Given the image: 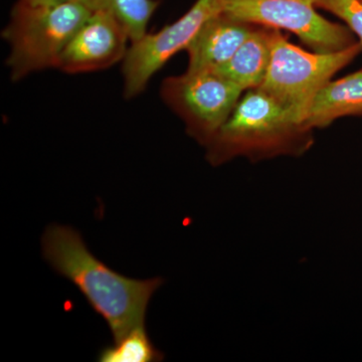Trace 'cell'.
<instances>
[{
  "label": "cell",
  "mask_w": 362,
  "mask_h": 362,
  "mask_svg": "<svg viewBox=\"0 0 362 362\" xmlns=\"http://www.w3.org/2000/svg\"><path fill=\"white\" fill-rule=\"evenodd\" d=\"M313 0H225L223 13L252 25L289 30L317 52L343 51L356 44L349 26L326 20Z\"/></svg>",
  "instance_id": "obj_6"
},
{
  "label": "cell",
  "mask_w": 362,
  "mask_h": 362,
  "mask_svg": "<svg viewBox=\"0 0 362 362\" xmlns=\"http://www.w3.org/2000/svg\"><path fill=\"white\" fill-rule=\"evenodd\" d=\"M42 252L52 270L70 281L90 308L106 321L114 341L145 326L150 300L163 285V279L140 280L117 273L96 258L82 235L69 226H47Z\"/></svg>",
  "instance_id": "obj_1"
},
{
  "label": "cell",
  "mask_w": 362,
  "mask_h": 362,
  "mask_svg": "<svg viewBox=\"0 0 362 362\" xmlns=\"http://www.w3.org/2000/svg\"><path fill=\"white\" fill-rule=\"evenodd\" d=\"M358 1H359V2H361V4H362V0H358Z\"/></svg>",
  "instance_id": "obj_16"
},
{
  "label": "cell",
  "mask_w": 362,
  "mask_h": 362,
  "mask_svg": "<svg viewBox=\"0 0 362 362\" xmlns=\"http://www.w3.org/2000/svg\"><path fill=\"white\" fill-rule=\"evenodd\" d=\"M225 0H197L175 23L131 42L123 59L124 96L131 99L146 89L157 71L180 51H185L202 26L223 11Z\"/></svg>",
  "instance_id": "obj_7"
},
{
  "label": "cell",
  "mask_w": 362,
  "mask_h": 362,
  "mask_svg": "<svg viewBox=\"0 0 362 362\" xmlns=\"http://www.w3.org/2000/svg\"><path fill=\"white\" fill-rule=\"evenodd\" d=\"M317 8L341 18L362 45V4L358 0H313Z\"/></svg>",
  "instance_id": "obj_14"
},
{
  "label": "cell",
  "mask_w": 362,
  "mask_h": 362,
  "mask_svg": "<svg viewBox=\"0 0 362 362\" xmlns=\"http://www.w3.org/2000/svg\"><path fill=\"white\" fill-rule=\"evenodd\" d=\"M244 92L214 71H187L165 78L161 86L163 101L185 122L188 135L206 147Z\"/></svg>",
  "instance_id": "obj_5"
},
{
  "label": "cell",
  "mask_w": 362,
  "mask_h": 362,
  "mask_svg": "<svg viewBox=\"0 0 362 362\" xmlns=\"http://www.w3.org/2000/svg\"><path fill=\"white\" fill-rule=\"evenodd\" d=\"M361 52L359 42L340 52H307L291 44L275 28L270 66L259 89L294 112L304 122L305 114L319 90Z\"/></svg>",
  "instance_id": "obj_4"
},
{
  "label": "cell",
  "mask_w": 362,
  "mask_h": 362,
  "mask_svg": "<svg viewBox=\"0 0 362 362\" xmlns=\"http://www.w3.org/2000/svg\"><path fill=\"white\" fill-rule=\"evenodd\" d=\"M94 11H107L122 23L131 42L147 33L152 16L158 7L156 0H84Z\"/></svg>",
  "instance_id": "obj_12"
},
{
  "label": "cell",
  "mask_w": 362,
  "mask_h": 362,
  "mask_svg": "<svg viewBox=\"0 0 362 362\" xmlns=\"http://www.w3.org/2000/svg\"><path fill=\"white\" fill-rule=\"evenodd\" d=\"M256 26L233 18L223 11L209 18L185 49L188 54L187 71H214L223 65Z\"/></svg>",
  "instance_id": "obj_9"
},
{
  "label": "cell",
  "mask_w": 362,
  "mask_h": 362,
  "mask_svg": "<svg viewBox=\"0 0 362 362\" xmlns=\"http://www.w3.org/2000/svg\"><path fill=\"white\" fill-rule=\"evenodd\" d=\"M362 115V70L337 81L319 90L304 117L311 129L329 126L342 117Z\"/></svg>",
  "instance_id": "obj_11"
},
{
  "label": "cell",
  "mask_w": 362,
  "mask_h": 362,
  "mask_svg": "<svg viewBox=\"0 0 362 362\" xmlns=\"http://www.w3.org/2000/svg\"><path fill=\"white\" fill-rule=\"evenodd\" d=\"M128 42L127 30L113 14L94 11L71 37L57 68L66 74L110 68L125 59Z\"/></svg>",
  "instance_id": "obj_8"
},
{
  "label": "cell",
  "mask_w": 362,
  "mask_h": 362,
  "mask_svg": "<svg viewBox=\"0 0 362 362\" xmlns=\"http://www.w3.org/2000/svg\"><path fill=\"white\" fill-rule=\"evenodd\" d=\"M70 1H73V0H18L20 4L33 7L59 6V4H66V2Z\"/></svg>",
  "instance_id": "obj_15"
},
{
  "label": "cell",
  "mask_w": 362,
  "mask_h": 362,
  "mask_svg": "<svg viewBox=\"0 0 362 362\" xmlns=\"http://www.w3.org/2000/svg\"><path fill=\"white\" fill-rule=\"evenodd\" d=\"M100 362H158L164 354L157 349L147 334L145 326L135 328L113 344L103 347L98 354Z\"/></svg>",
  "instance_id": "obj_13"
},
{
  "label": "cell",
  "mask_w": 362,
  "mask_h": 362,
  "mask_svg": "<svg viewBox=\"0 0 362 362\" xmlns=\"http://www.w3.org/2000/svg\"><path fill=\"white\" fill-rule=\"evenodd\" d=\"M274 30L257 25L232 58L214 71L244 90L258 89L270 66Z\"/></svg>",
  "instance_id": "obj_10"
},
{
  "label": "cell",
  "mask_w": 362,
  "mask_h": 362,
  "mask_svg": "<svg viewBox=\"0 0 362 362\" xmlns=\"http://www.w3.org/2000/svg\"><path fill=\"white\" fill-rule=\"evenodd\" d=\"M313 129L261 89L247 90L206 146V159L218 166L235 157L257 161L299 156L310 149Z\"/></svg>",
  "instance_id": "obj_2"
},
{
  "label": "cell",
  "mask_w": 362,
  "mask_h": 362,
  "mask_svg": "<svg viewBox=\"0 0 362 362\" xmlns=\"http://www.w3.org/2000/svg\"><path fill=\"white\" fill-rule=\"evenodd\" d=\"M92 13L84 0L44 7L18 2L2 33L9 45L6 65L11 80L57 68L71 37Z\"/></svg>",
  "instance_id": "obj_3"
}]
</instances>
